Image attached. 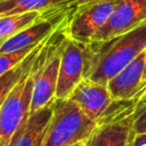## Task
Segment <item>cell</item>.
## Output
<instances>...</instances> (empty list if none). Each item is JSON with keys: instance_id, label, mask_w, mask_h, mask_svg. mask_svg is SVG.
<instances>
[{"instance_id": "obj_11", "label": "cell", "mask_w": 146, "mask_h": 146, "mask_svg": "<svg viewBox=\"0 0 146 146\" xmlns=\"http://www.w3.org/2000/svg\"><path fill=\"white\" fill-rule=\"evenodd\" d=\"M76 0H0V16L74 7Z\"/></svg>"}, {"instance_id": "obj_5", "label": "cell", "mask_w": 146, "mask_h": 146, "mask_svg": "<svg viewBox=\"0 0 146 146\" xmlns=\"http://www.w3.org/2000/svg\"><path fill=\"white\" fill-rule=\"evenodd\" d=\"M33 68L15 86L0 105V146L7 145L15 131L31 114Z\"/></svg>"}, {"instance_id": "obj_16", "label": "cell", "mask_w": 146, "mask_h": 146, "mask_svg": "<svg viewBox=\"0 0 146 146\" xmlns=\"http://www.w3.org/2000/svg\"><path fill=\"white\" fill-rule=\"evenodd\" d=\"M131 146H146V131L135 132Z\"/></svg>"}, {"instance_id": "obj_20", "label": "cell", "mask_w": 146, "mask_h": 146, "mask_svg": "<svg viewBox=\"0 0 146 146\" xmlns=\"http://www.w3.org/2000/svg\"><path fill=\"white\" fill-rule=\"evenodd\" d=\"M72 146H86V141H81V143H76V144H74V145H72Z\"/></svg>"}, {"instance_id": "obj_8", "label": "cell", "mask_w": 146, "mask_h": 146, "mask_svg": "<svg viewBox=\"0 0 146 146\" xmlns=\"http://www.w3.org/2000/svg\"><path fill=\"white\" fill-rule=\"evenodd\" d=\"M133 110L99 123L86 141V146H131L135 135Z\"/></svg>"}, {"instance_id": "obj_13", "label": "cell", "mask_w": 146, "mask_h": 146, "mask_svg": "<svg viewBox=\"0 0 146 146\" xmlns=\"http://www.w3.org/2000/svg\"><path fill=\"white\" fill-rule=\"evenodd\" d=\"M55 10L57 9L47 10V11H27L22 14L0 16V43L7 40L8 38L13 36L14 34L18 33L19 31L24 30L25 27L40 21L41 18H43L44 16L49 15Z\"/></svg>"}, {"instance_id": "obj_7", "label": "cell", "mask_w": 146, "mask_h": 146, "mask_svg": "<svg viewBox=\"0 0 146 146\" xmlns=\"http://www.w3.org/2000/svg\"><path fill=\"white\" fill-rule=\"evenodd\" d=\"M146 22V0H122L92 41H105ZM91 41V42H92Z\"/></svg>"}, {"instance_id": "obj_10", "label": "cell", "mask_w": 146, "mask_h": 146, "mask_svg": "<svg viewBox=\"0 0 146 146\" xmlns=\"http://www.w3.org/2000/svg\"><path fill=\"white\" fill-rule=\"evenodd\" d=\"M55 99L41 110L30 114L11 136L6 146H42L52 116Z\"/></svg>"}, {"instance_id": "obj_17", "label": "cell", "mask_w": 146, "mask_h": 146, "mask_svg": "<svg viewBox=\"0 0 146 146\" xmlns=\"http://www.w3.org/2000/svg\"><path fill=\"white\" fill-rule=\"evenodd\" d=\"M144 104H146V89H145V90H144V92L141 94V96H140V98H139L138 103L136 104V106H139V105H144Z\"/></svg>"}, {"instance_id": "obj_15", "label": "cell", "mask_w": 146, "mask_h": 146, "mask_svg": "<svg viewBox=\"0 0 146 146\" xmlns=\"http://www.w3.org/2000/svg\"><path fill=\"white\" fill-rule=\"evenodd\" d=\"M133 129L135 132L146 131V104L136 106L133 110Z\"/></svg>"}, {"instance_id": "obj_19", "label": "cell", "mask_w": 146, "mask_h": 146, "mask_svg": "<svg viewBox=\"0 0 146 146\" xmlns=\"http://www.w3.org/2000/svg\"><path fill=\"white\" fill-rule=\"evenodd\" d=\"M144 80L146 82V49H145V70H144Z\"/></svg>"}, {"instance_id": "obj_3", "label": "cell", "mask_w": 146, "mask_h": 146, "mask_svg": "<svg viewBox=\"0 0 146 146\" xmlns=\"http://www.w3.org/2000/svg\"><path fill=\"white\" fill-rule=\"evenodd\" d=\"M79 107L98 124L133 110L136 100H116L112 97L107 86L83 78L70 97Z\"/></svg>"}, {"instance_id": "obj_9", "label": "cell", "mask_w": 146, "mask_h": 146, "mask_svg": "<svg viewBox=\"0 0 146 146\" xmlns=\"http://www.w3.org/2000/svg\"><path fill=\"white\" fill-rule=\"evenodd\" d=\"M145 51L139 54L128 66L119 72L107 83L112 97L116 100H136L138 103L146 89L144 80Z\"/></svg>"}, {"instance_id": "obj_4", "label": "cell", "mask_w": 146, "mask_h": 146, "mask_svg": "<svg viewBox=\"0 0 146 146\" xmlns=\"http://www.w3.org/2000/svg\"><path fill=\"white\" fill-rule=\"evenodd\" d=\"M121 1L94 0L75 7L65 25V35L80 43H90L95 34L107 23Z\"/></svg>"}, {"instance_id": "obj_18", "label": "cell", "mask_w": 146, "mask_h": 146, "mask_svg": "<svg viewBox=\"0 0 146 146\" xmlns=\"http://www.w3.org/2000/svg\"><path fill=\"white\" fill-rule=\"evenodd\" d=\"M90 1H94V0H76L75 3H74V7H78L80 5H83V3H87V2H90Z\"/></svg>"}, {"instance_id": "obj_2", "label": "cell", "mask_w": 146, "mask_h": 146, "mask_svg": "<svg viewBox=\"0 0 146 146\" xmlns=\"http://www.w3.org/2000/svg\"><path fill=\"white\" fill-rule=\"evenodd\" d=\"M98 125L71 98L55 99L42 146H72L87 141Z\"/></svg>"}, {"instance_id": "obj_6", "label": "cell", "mask_w": 146, "mask_h": 146, "mask_svg": "<svg viewBox=\"0 0 146 146\" xmlns=\"http://www.w3.org/2000/svg\"><path fill=\"white\" fill-rule=\"evenodd\" d=\"M86 62L87 44L74 41L65 35L60 47V64L55 95L57 99L71 97L76 86L84 78Z\"/></svg>"}, {"instance_id": "obj_1", "label": "cell", "mask_w": 146, "mask_h": 146, "mask_svg": "<svg viewBox=\"0 0 146 146\" xmlns=\"http://www.w3.org/2000/svg\"><path fill=\"white\" fill-rule=\"evenodd\" d=\"M146 49V22L105 41L87 44L86 74L95 82L107 86L119 72Z\"/></svg>"}, {"instance_id": "obj_12", "label": "cell", "mask_w": 146, "mask_h": 146, "mask_svg": "<svg viewBox=\"0 0 146 146\" xmlns=\"http://www.w3.org/2000/svg\"><path fill=\"white\" fill-rule=\"evenodd\" d=\"M50 36H48L42 42H40L18 65H16L15 67H13L8 72L3 73L2 75H0V105L2 104V102L5 100V98L10 94V91L15 88V86L33 68V66H34V64L36 62V58L39 56V52L41 51L42 47L46 44V42L48 41V39Z\"/></svg>"}, {"instance_id": "obj_14", "label": "cell", "mask_w": 146, "mask_h": 146, "mask_svg": "<svg viewBox=\"0 0 146 146\" xmlns=\"http://www.w3.org/2000/svg\"><path fill=\"white\" fill-rule=\"evenodd\" d=\"M36 46L30 47L23 50L14 51V52H0V75H2L3 73L8 72L9 70L18 65Z\"/></svg>"}]
</instances>
